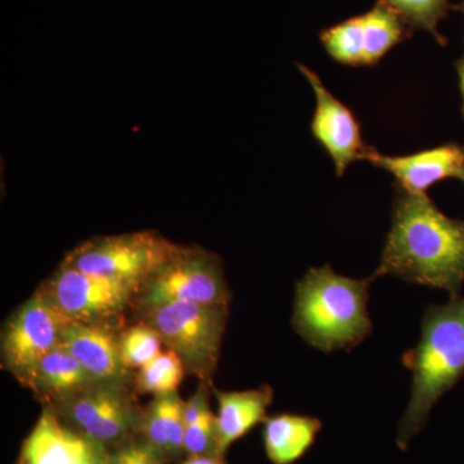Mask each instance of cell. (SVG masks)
I'll list each match as a JSON object with an SVG mask.
<instances>
[{
	"label": "cell",
	"instance_id": "6da1fadb",
	"mask_svg": "<svg viewBox=\"0 0 464 464\" xmlns=\"http://www.w3.org/2000/svg\"><path fill=\"white\" fill-rule=\"evenodd\" d=\"M391 228L371 279L395 276L447 290L460 297L464 285V221L441 212L427 194L395 185Z\"/></svg>",
	"mask_w": 464,
	"mask_h": 464
},
{
	"label": "cell",
	"instance_id": "7a4b0ae2",
	"mask_svg": "<svg viewBox=\"0 0 464 464\" xmlns=\"http://www.w3.org/2000/svg\"><path fill=\"white\" fill-rule=\"evenodd\" d=\"M402 364L413 374L398 433L399 448L406 449L426 426L436 402L464 377V295L427 308L420 340L406 351Z\"/></svg>",
	"mask_w": 464,
	"mask_h": 464
},
{
	"label": "cell",
	"instance_id": "3957f363",
	"mask_svg": "<svg viewBox=\"0 0 464 464\" xmlns=\"http://www.w3.org/2000/svg\"><path fill=\"white\" fill-rule=\"evenodd\" d=\"M372 282L343 276L328 265L310 268L295 285V333L323 353L356 347L373 328L368 311Z\"/></svg>",
	"mask_w": 464,
	"mask_h": 464
},
{
	"label": "cell",
	"instance_id": "277c9868",
	"mask_svg": "<svg viewBox=\"0 0 464 464\" xmlns=\"http://www.w3.org/2000/svg\"><path fill=\"white\" fill-rule=\"evenodd\" d=\"M228 319V307L170 302L139 311V320L158 333L164 346L181 359L186 373L212 382Z\"/></svg>",
	"mask_w": 464,
	"mask_h": 464
},
{
	"label": "cell",
	"instance_id": "5b68a950",
	"mask_svg": "<svg viewBox=\"0 0 464 464\" xmlns=\"http://www.w3.org/2000/svg\"><path fill=\"white\" fill-rule=\"evenodd\" d=\"M231 298L221 257L201 246L177 244L137 289L133 308L139 313L170 302L228 307Z\"/></svg>",
	"mask_w": 464,
	"mask_h": 464
},
{
	"label": "cell",
	"instance_id": "8992f818",
	"mask_svg": "<svg viewBox=\"0 0 464 464\" xmlns=\"http://www.w3.org/2000/svg\"><path fill=\"white\" fill-rule=\"evenodd\" d=\"M176 246L154 231L105 235L79 244L67 253L63 264L139 289Z\"/></svg>",
	"mask_w": 464,
	"mask_h": 464
},
{
	"label": "cell",
	"instance_id": "52a82bcc",
	"mask_svg": "<svg viewBox=\"0 0 464 464\" xmlns=\"http://www.w3.org/2000/svg\"><path fill=\"white\" fill-rule=\"evenodd\" d=\"M130 382H94L51 408L70 427L110 450L139 433L142 409L137 405Z\"/></svg>",
	"mask_w": 464,
	"mask_h": 464
},
{
	"label": "cell",
	"instance_id": "ba28073f",
	"mask_svg": "<svg viewBox=\"0 0 464 464\" xmlns=\"http://www.w3.org/2000/svg\"><path fill=\"white\" fill-rule=\"evenodd\" d=\"M70 320L41 288L8 317L2 332V364L25 384L39 362L60 346Z\"/></svg>",
	"mask_w": 464,
	"mask_h": 464
},
{
	"label": "cell",
	"instance_id": "9c48e42d",
	"mask_svg": "<svg viewBox=\"0 0 464 464\" xmlns=\"http://www.w3.org/2000/svg\"><path fill=\"white\" fill-rule=\"evenodd\" d=\"M58 310L79 323H114L133 308L136 286L96 276L70 266H58L42 285Z\"/></svg>",
	"mask_w": 464,
	"mask_h": 464
},
{
	"label": "cell",
	"instance_id": "30bf717a",
	"mask_svg": "<svg viewBox=\"0 0 464 464\" xmlns=\"http://www.w3.org/2000/svg\"><path fill=\"white\" fill-rule=\"evenodd\" d=\"M295 65L315 94L316 108L311 130L316 141L332 158L335 173L342 177L353 161L362 160L368 150L362 142L359 121L346 105L326 90L315 72L302 63Z\"/></svg>",
	"mask_w": 464,
	"mask_h": 464
},
{
	"label": "cell",
	"instance_id": "8fae6325",
	"mask_svg": "<svg viewBox=\"0 0 464 464\" xmlns=\"http://www.w3.org/2000/svg\"><path fill=\"white\" fill-rule=\"evenodd\" d=\"M109 450L70 427L44 405L24 440L16 464H106Z\"/></svg>",
	"mask_w": 464,
	"mask_h": 464
},
{
	"label": "cell",
	"instance_id": "7c38bea8",
	"mask_svg": "<svg viewBox=\"0 0 464 464\" xmlns=\"http://www.w3.org/2000/svg\"><path fill=\"white\" fill-rule=\"evenodd\" d=\"M362 160L387 170L396 185L414 194H426L436 183L459 176L464 167V146L447 143L402 157H389L368 148Z\"/></svg>",
	"mask_w": 464,
	"mask_h": 464
},
{
	"label": "cell",
	"instance_id": "4fadbf2b",
	"mask_svg": "<svg viewBox=\"0 0 464 464\" xmlns=\"http://www.w3.org/2000/svg\"><path fill=\"white\" fill-rule=\"evenodd\" d=\"M119 335L114 323L70 322L63 329L61 346L81 362L92 380L128 381L130 371L121 360Z\"/></svg>",
	"mask_w": 464,
	"mask_h": 464
},
{
	"label": "cell",
	"instance_id": "5bb4252c",
	"mask_svg": "<svg viewBox=\"0 0 464 464\" xmlns=\"http://www.w3.org/2000/svg\"><path fill=\"white\" fill-rule=\"evenodd\" d=\"M218 414L216 415V453L224 457L227 449L244 438L258 423L265 422L273 402L270 386L246 391L215 390Z\"/></svg>",
	"mask_w": 464,
	"mask_h": 464
},
{
	"label": "cell",
	"instance_id": "9a60e30c",
	"mask_svg": "<svg viewBox=\"0 0 464 464\" xmlns=\"http://www.w3.org/2000/svg\"><path fill=\"white\" fill-rule=\"evenodd\" d=\"M94 382L81 362L60 344L43 357L24 386L32 390L43 404L57 406Z\"/></svg>",
	"mask_w": 464,
	"mask_h": 464
},
{
	"label": "cell",
	"instance_id": "2e32d148",
	"mask_svg": "<svg viewBox=\"0 0 464 464\" xmlns=\"http://www.w3.org/2000/svg\"><path fill=\"white\" fill-rule=\"evenodd\" d=\"M266 456L273 464H293L310 450L322 430L317 418L299 414H277L265 420Z\"/></svg>",
	"mask_w": 464,
	"mask_h": 464
},
{
	"label": "cell",
	"instance_id": "e0dca14e",
	"mask_svg": "<svg viewBox=\"0 0 464 464\" xmlns=\"http://www.w3.org/2000/svg\"><path fill=\"white\" fill-rule=\"evenodd\" d=\"M364 36L365 66L375 65L409 36V27L393 9L377 3L360 14Z\"/></svg>",
	"mask_w": 464,
	"mask_h": 464
},
{
	"label": "cell",
	"instance_id": "ac0fdd59",
	"mask_svg": "<svg viewBox=\"0 0 464 464\" xmlns=\"http://www.w3.org/2000/svg\"><path fill=\"white\" fill-rule=\"evenodd\" d=\"M393 9L411 30L431 34L440 45H447V38L440 33L439 25L451 8L449 0H377Z\"/></svg>",
	"mask_w": 464,
	"mask_h": 464
},
{
	"label": "cell",
	"instance_id": "d6986e66",
	"mask_svg": "<svg viewBox=\"0 0 464 464\" xmlns=\"http://www.w3.org/2000/svg\"><path fill=\"white\" fill-rule=\"evenodd\" d=\"M320 41L329 56L342 65L365 66L364 36L360 16L348 18L324 30Z\"/></svg>",
	"mask_w": 464,
	"mask_h": 464
},
{
	"label": "cell",
	"instance_id": "ffe728a7",
	"mask_svg": "<svg viewBox=\"0 0 464 464\" xmlns=\"http://www.w3.org/2000/svg\"><path fill=\"white\" fill-rule=\"evenodd\" d=\"M185 373L181 359L168 350L139 369V373L134 377V387L142 393L169 395L179 391Z\"/></svg>",
	"mask_w": 464,
	"mask_h": 464
},
{
	"label": "cell",
	"instance_id": "44dd1931",
	"mask_svg": "<svg viewBox=\"0 0 464 464\" xmlns=\"http://www.w3.org/2000/svg\"><path fill=\"white\" fill-rule=\"evenodd\" d=\"M119 342L121 360L128 371H139L149 364L151 360L160 355L163 346L158 333L141 320L121 331Z\"/></svg>",
	"mask_w": 464,
	"mask_h": 464
},
{
	"label": "cell",
	"instance_id": "7402d4cb",
	"mask_svg": "<svg viewBox=\"0 0 464 464\" xmlns=\"http://www.w3.org/2000/svg\"><path fill=\"white\" fill-rule=\"evenodd\" d=\"M139 433L142 439L157 449L164 459L168 454V395L154 396L152 401L142 409Z\"/></svg>",
	"mask_w": 464,
	"mask_h": 464
},
{
	"label": "cell",
	"instance_id": "603a6c76",
	"mask_svg": "<svg viewBox=\"0 0 464 464\" xmlns=\"http://www.w3.org/2000/svg\"><path fill=\"white\" fill-rule=\"evenodd\" d=\"M183 448L188 456L216 454V415L207 405L197 418L186 424Z\"/></svg>",
	"mask_w": 464,
	"mask_h": 464
},
{
	"label": "cell",
	"instance_id": "cb8c5ba5",
	"mask_svg": "<svg viewBox=\"0 0 464 464\" xmlns=\"http://www.w3.org/2000/svg\"><path fill=\"white\" fill-rule=\"evenodd\" d=\"M167 460L145 439L133 438L110 449L106 464H164Z\"/></svg>",
	"mask_w": 464,
	"mask_h": 464
},
{
	"label": "cell",
	"instance_id": "d4e9b609",
	"mask_svg": "<svg viewBox=\"0 0 464 464\" xmlns=\"http://www.w3.org/2000/svg\"><path fill=\"white\" fill-rule=\"evenodd\" d=\"M181 464H226V462L224 457L207 454V456H188V459L183 460Z\"/></svg>",
	"mask_w": 464,
	"mask_h": 464
},
{
	"label": "cell",
	"instance_id": "484cf974",
	"mask_svg": "<svg viewBox=\"0 0 464 464\" xmlns=\"http://www.w3.org/2000/svg\"><path fill=\"white\" fill-rule=\"evenodd\" d=\"M458 82H459L460 96H462V114L464 118V51L462 56L458 58L456 63Z\"/></svg>",
	"mask_w": 464,
	"mask_h": 464
},
{
	"label": "cell",
	"instance_id": "4316f807",
	"mask_svg": "<svg viewBox=\"0 0 464 464\" xmlns=\"http://www.w3.org/2000/svg\"><path fill=\"white\" fill-rule=\"evenodd\" d=\"M451 8H453L454 11L459 12V14H462L464 16V0H462L460 3H458V5H451Z\"/></svg>",
	"mask_w": 464,
	"mask_h": 464
},
{
	"label": "cell",
	"instance_id": "83f0119b",
	"mask_svg": "<svg viewBox=\"0 0 464 464\" xmlns=\"http://www.w3.org/2000/svg\"><path fill=\"white\" fill-rule=\"evenodd\" d=\"M458 179H459L460 181H462L464 183V167H463L462 172H460L459 176H458Z\"/></svg>",
	"mask_w": 464,
	"mask_h": 464
}]
</instances>
